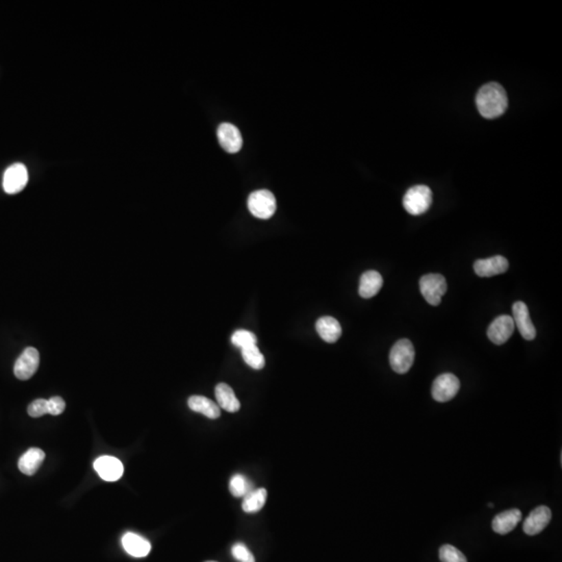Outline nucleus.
<instances>
[{"label":"nucleus","mask_w":562,"mask_h":562,"mask_svg":"<svg viewBox=\"0 0 562 562\" xmlns=\"http://www.w3.org/2000/svg\"><path fill=\"white\" fill-rule=\"evenodd\" d=\"M476 104L481 116L487 119H493L505 112L509 106V98L501 84L489 82L478 91Z\"/></svg>","instance_id":"f257e3e1"},{"label":"nucleus","mask_w":562,"mask_h":562,"mask_svg":"<svg viewBox=\"0 0 562 562\" xmlns=\"http://www.w3.org/2000/svg\"><path fill=\"white\" fill-rule=\"evenodd\" d=\"M415 355L413 343L406 339H402L391 347L389 365L395 372L405 374L413 367Z\"/></svg>","instance_id":"f03ea898"},{"label":"nucleus","mask_w":562,"mask_h":562,"mask_svg":"<svg viewBox=\"0 0 562 562\" xmlns=\"http://www.w3.org/2000/svg\"><path fill=\"white\" fill-rule=\"evenodd\" d=\"M432 204V192L426 186H415L409 188L403 198V206L408 214L419 216L424 214Z\"/></svg>","instance_id":"7ed1b4c3"},{"label":"nucleus","mask_w":562,"mask_h":562,"mask_svg":"<svg viewBox=\"0 0 562 562\" xmlns=\"http://www.w3.org/2000/svg\"><path fill=\"white\" fill-rule=\"evenodd\" d=\"M248 208L253 216L262 220L270 219L276 212V199L268 190L253 192L248 198Z\"/></svg>","instance_id":"20e7f679"},{"label":"nucleus","mask_w":562,"mask_h":562,"mask_svg":"<svg viewBox=\"0 0 562 562\" xmlns=\"http://www.w3.org/2000/svg\"><path fill=\"white\" fill-rule=\"evenodd\" d=\"M419 291L429 304L437 306L447 292V281L441 274L425 275L419 279Z\"/></svg>","instance_id":"39448f33"},{"label":"nucleus","mask_w":562,"mask_h":562,"mask_svg":"<svg viewBox=\"0 0 562 562\" xmlns=\"http://www.w3.org/2000/svg\"><path fill=\"white\" fill-rule=\"evenodd\" d=\"M461 389L459 379L451 373L439 375L432 384V397L437 402L452 400Z\"/></svg>","instance_id":"423d86ee"},{"label":"nucleus","mask_w":562,"mask_h":562,"mask_svg":"<svg viewBox=\"0 0 562 562\" xmlns=\"http://www.w3.org/2000/svg\"><path fill=\"white\" fill-rule=\"evenodd\" d=\"M40 354L37 349L28 347L18 357L14 367L15 376L20 380H28L39 368Z\"/></svg>","instance_id":"0eeeda50"},{"label":"nucleus","mask_w":562,"mask_h":562,"mask_svg":"<svg viewBox=\"0 0 562 562\" xmlns=\"http://www.w3.org/2000/svg\"><path fill=\"white\" fill-rule=\"evenodd\" d=\"M27 182V169L23 164L17 162L10 166L3 174V190L7 194H17L25 188Z\"/></svg>","instance_id":"6e6552de"},{"label":"nucleus","mask_w":562,"mask_h":562,"mask_svg":"<svg viewBox=\"0 0 562 562\" xmlns=\"http://www.w3.org/2000/svg\"><path fill=\"white\" fill-rule=\"evenodd\" d=\"M515 328L513 317L502 315L496 318L489 325L487 329V337L493 344L503 345L511 339Z\"/></svg>","instance_id":"1a4fd4ad"},{"label":"nucleus","mask_w":562,"mask_h":562,"mask_svg":"<svg viewBox=\"0 0 562 562\" xmlns=\"http://www.w3.org/2000/svg\"><path fill=\"white\" fill-rule=\"evenodd\" d=\"M218 140L221 147L228 154H236L242 149L243 138L238 127L232 123H222L218 128Z\"/></svg>","instance_id":"9d476101"},{"label":"nucleus","mask_w":562,"mask_h":562,"mask_svg":"<svg viewBox=\"0 0 562 562\" xmlns=\"http://www.w3.org/2000/svg\"><path fill=\"white\" fill-rule=\"evenodd\" d=\"M513 322L517 327L522 337L527 341H533L537 337V330L534 327L529 315L527 305L521 301H517L513 306Z\"/></svg>","instance_id":"9b49d317"},{"label":"nucleus","mask_w":562,"mask_h":562,"mask_svg":"<svg viewBox=\"0 0 562 562\" xmlns=\"http://www.w3.org/2000/svg\"><path fill=\"white\" fill-rule=\"evenodd\" d=\"M94 469L101 479L108 482H115L123 475V465L119 459L112 456H101L96 459Z\"/></svg>","instance_id":"f8f14e48"},{"label":"nucleus","mask_w":562,"mask_h":562,"mask_svg":"<svg viewBox=\"0 0 562 562\" xmlns=\"http://www.w3.org/2000/svg\"><path fill=\"white\" fill-rule=\"evenodd\" d=\"M552 519V511L547 506H539L533 509L524 522L523 530L528 535L541 533Z\"/></svg>","instance_id":"ddd939ff"},{"label":"nucleus","mask_w":562,"mask_h":562,"mask_svg":"<svg viewBox=\"0 0 562 562\" xmlns=\"http://www.w3.org/2000/svg\"><path fill=\"white\" fill-rule=\"evenodd\" d=\"M509 262L504 256H496L493 258L478 260L474 262V270L480 277H491L503 274L509 270Z\"/></svg>","instance_id":"4468645a"},{"label":"nucleus","mask_w":562,"mask_h":562,"mask_svg":"<svg viewBox=\"0 0 562 562\" xmlns=\"http://www.w3.org/2000/svg\"><path fill=\"white\" fill-rule=\"evenodd\" d=\"M521 511L515 509H509V511H503V513L496 515L491 526H493V531L496 533L505 535V534L513 531L517 527V524L521 522Z\"/></svg>","instance_id":"2eb2a0df"},{"label":"nucleus","mask_w":562,"mask_h":562,"mask_svg":"<svg viewBox=\"0 0 562 562\" xmlns=\"http://www.w3.org/2000/svg\"><path fill=\"white\" fill-rule=\"evenodd\" d=\"M382 286V276L377 271H367L361 275L358 293L363 298L370 299L378 294Z\"/></svg>","instance_id":"dca6fc26"},{"label":"nucleus","mask_w":562,"mask_h":562,"mask_svg":"<svg viewBox=\"0 0 562 562\" xmlns=\"http://www.w3.org/2000/svg\"><path fill=\"white\" fill-rule=\"evenodd\" d=\"M122 545L130 555L136 558L146 557L151 550V545L147 539L132 532H128L124 535Z\"/></svg>","instance_id":"f3484780"},{"label":"nucleus","mask_w":562,"mask_h":562,"mask_svg":"<svg viewBox=\"0 0 562 562\" xmlns=\"http://www.w3.org/2000/svg\"><path fill=\"white\" fill-rule=\"evenodd\" d=\"M44 459H45V453L41 449L31 448L20 457L18 467L25 475L33 476L40 469Z\"/></svg>","instance_id":"a211bd4d"},{"label":"nucleus","mask_w":562,"mask_h":562,"mask_svg":"<svg viewBox=\"0 0 562 562\" xmlns=\"http://www.w3.org/2000/svg\"><path fill=\"white\" fill-rule=\"evenodd\" d=\"M317 332L327 343H335L342 335L340 322L332 317H322L316 323Z\"/></svg>","instance_id":"6ab92c4d"},{"label":"nucleus","mask_w":562,"mask_h":562,"mask_svg":"<svg viewBox=\"0 0 562 562\" xmlns=\"http://www.w3.org/2000/svg\"><path fill=\"white\" fill-rule=\"evenodd\" d=\"M218 406L228 413H236L240 411L241 403L236 398L234 389L226 383H219L215 389Z\"/></svg>","instance_id":"aec40b11"},{"label":"nucleus","mask_w":562,"mask_h":562,"mask_svg":"<svg viewBox=\"0 0 562 562\" xmlns=\"http://www.w3.org/2000/svg\"><path fill=\"white\" fill-rule=\"evenodd\" d=\"M188 407L193 411L202 413L208 419H218L220 417V407L218 404L204 396H192L188 400Z\"/></svg>","instance_id":"412c9836"},{"label":"nucleus","mask_w":562,"mask_h":562,"mask_svg":"<svg viewBox=\"0 0 562 562\" xmlns=\"http://www.w3.org/2000/svg\"><path fill=\"white\" fill-rule=\"evenodd\" d=\"M267 491L265 489H252L243 500V511L247 513H254L264 507L267 501Z\"/></svg>","instance_id":"4be33fe9"},{"label":"nucleus","mask_w":562,"mask_h":562,"mask_svg":"<svg viewBox=\"0 0 562 562\" xmlns=\"http://www.w3.org/2000/svg\"><path fill=\"white\" fill-rule=\"evenodd\" d=\"M241 350H242L243 359L249 367L254 369V370H262L264 368L266 361H265L264 355L260 352L256 345L246 347V348L241 349Z\"/></svg>","instance_id":"5701e85b"},{"label":"nucleus","mask_w":562,"mask_h":562,"mask_svg":"<svg viewBox=\"0 0 562 562\" xmlns=\"http://www.w3.org/2000/svg\"><path fill=\"white\" fill-rule=\"evenodd\" d=\"M252 489V483L244 475L236 474L230 479V491L234 497L244 498Z\"/></svg>","instance_id":"b1692460"},{"label":"nucleus","mask_w":562,"mask_h":562,"mask_svg":"<svg viewBox=\"0 0 562 562\" xmlns=\"http://www.w3.org/2000/svg\"><path fill=\"white\" fill-rule=\"evenodd\" d=\"M232 343L234 346L238 347V348H246V347L256 345V343H258V337H256L254 333L251 332V331L240 329V330H236V332L232 334Z\"/></svg>","instance_id":"393cba45"},{"label":"nucleus","mask_w":562,"mask_h":562,"mask_svg":"<svg viewBox=\"0 0 562 562\" xmlns=\"http://www.w3.org/2000/svg\"><path fill=\"white\" fill-rule=\"evenodd\" d=\"M441 562H467V557L454 546L445 545L439 549Z\"/></svg>","instance_id":"a878e982"},{"label":"nucleus","mask_w":562,"mask_h":562,"mask_svg":"<svg viewBox=\"0 0 562 562\" xmlns=\"http://www.w3.org/2000/svg\"><path fill=\"white\" fill-rule=\"evenodd\" d=\"M232 555L241 562H256L254 556L249 551L248 548L242 543H236L232 549Z\"/></svg>","instance_id":"bb28decb"},{"label":"nucleus","mask_w":562,"mask_h":562,"mask_svg":"<svg viewBox=\"0 0 562 562\" xmlns=\"http://www.w3.org/2000/svg\"><path fill=\"white\" fill-rule=\"evenodd\" d=\"M28 415L33 417H40L48 413V400L37 399L28 405Z\"/></svg>","instance_id":"cd10ccee"},{"label":"nucleus","mask_w":562,"mask_h":562,"mask_svg":"<svg viewBox=\"0 0 562 562\" xmlns=\"http://www.w3.org/2000/svg\"><path fill=\"white\" fill-rule=\"evenodd\" d=\"M66 403L61 397H52L48 400V413L52 415H59L64 413Z\"/></svg>","instance_id":"c85d7f7f"},{"label":"nucleus","mask_w":562,"mask_h":562,"mask_svg":"<svg viewBox=\"0 0 562 562\" xmlns=\"http://www.w3.org/2000/svg\"><path fill=\"white\" fill-rule=\"evenodd\" d=\"M206 562H217V561H206Z\"/></svg>","instance_id":"c756f323"}]
</instances>
